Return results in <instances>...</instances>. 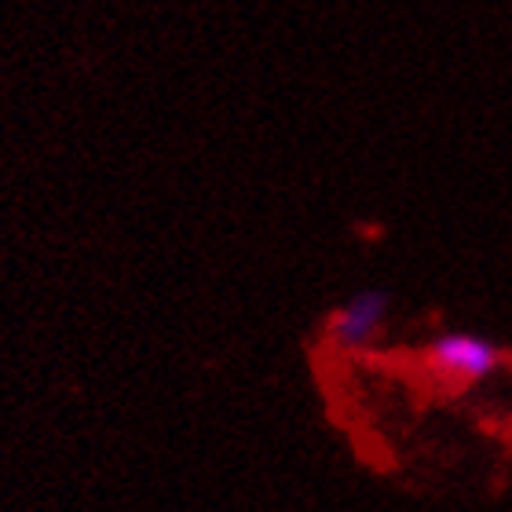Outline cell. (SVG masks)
Returning <instances> with one entry per match:
<instances>
[{
  "mask_svg": "<svg viewBox=\"0 0 512 512\" xmlns=\"http://www.w3.org/2000/svg\"><path fill=\"white\" fill-rule=\"evenodd\" d=\"M505 359L509 355L502 344L472 330H443L428 337L425 348L417 352V366L425 370L428 381H436L450 395L472 392L476 384L491 381Z\"/></svg>",
  "mask_w": 512,
  "mask_h": 512,
  "instance_id": "1",
  "label": "cell"
},
{
  "mask_svg": "<svg viewBox=\"0 0 512 512\" xmlns=\"http://www.w3.org/2000/svg\"><path fill=\"white\" fill-rule=\"evenodd\" d=\"M392 322V293L366 286L333 308L322 322V341L333 355H366L384 341Z\"/></svg>",
  "mask_w": 512,
  "mask_h": 512,
  "instance_id": "2",
  "label": "cell"
}]
</instances>
